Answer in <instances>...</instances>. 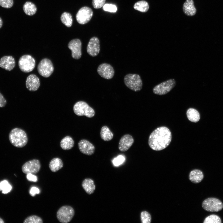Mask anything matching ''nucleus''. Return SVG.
Segmentation results:
<instances>
[{"label":"nucleus","mask_w":223,"mask_h":223,"mask_svg":"<svg viewBox=\"0 0 223 223\" xmlns=\"http://www.w3.org/2000/svg\"><path fill=\"white\" fill-rule=\"evenodd\" d=\"M172 140V135L169 129L165 126L158 127L150 134L148 144L152 150L161 151L167 147Z\"/></svg>","instance_id":"1"},{"label":"nucleus","mask_w":223,"mask_h":223,"mask_svg":"<svg viewBox=\"0 0 223 223\" xmlns=\"http://www.w3.org/2000/svg\"><path fill=\"white\" fill-rule=\"evenodd\" d=\"M9 139L11 144L15 147L22 148L27 144L28 138L26 133L23 129L16 128L9 133Z\"/></svg>","instance_id":"2"},{"label":"nucleus","mask_w":223,"mask_h":223,"mask_svg":"<svg viewBox=\"0 0 223 223\" xmlns=\"http://www.w3.org/2000/svg\"><path fill=\"white\" fill-rule=\"evenodd\" d=\"M124 81L125 85L134 91H139L142 88V81L138 74H127L125 76Z\"/></svg>","instance_id":"3"},{"label":"nucleus","mask_w":223,"mask_h":223,"mask_svg":"<svg viewBox=\"0 0 223 223\" xmlns=\"http://www.w3.org/2000/svg\"><path fill=\"white\" fill-rule=\"evenodd\" d=\"M74 113L78 116H84L88 118L94 116L95 112L94 109L85 102L79 101L74 104L73 107Z\"/></svg>","instance_id":"4"},{"label":"nucleus","mask_w":223,"mask_h":223,"mask_svg":"<svg viewBox=\"0 0 223 223\" xmlns=\"http://www.w3.org/2000/svg\"><path fill=\"white\" fill-rule=\"evenodd\" d=\"M75 215L73 208L69 205H64L61 207L56 213V217L59 221L62 223L70 222Z\"/></svg>","instance_id":"5"},{"label":"nucleus","mask_w":223,"mask_h":223,"mask_svg":"<svg viewBox=\"0 0 223 223\" xmlns=\"http://www.w3.org/2000/svg\"><path fill=\"white\" fill-rule=\"evenodd\" d=\"M35 59L31 55H25L21 56L18 61V66L20 69L25 73L32 71L35 66Z\"/></svg>","instance_id":"6"},{"label":"nucleus","mask_w":223,"mask_h":223,"mask_svg":"<svg viewBox=\"0 0 223 223\" xmlns=\"http://www.w3.org/2000/svg\"><path fill=\"white\" fill-rule=\"evenodd\" d=\"M176 83L174 79H170L155 86L153 89V92L155 94L159 95L165 94L175 87Z\"/></svg>","instance_id":"7"},{"label":"nucleus","mask_w":223,"mask_h":223,"mask_svg":"<svg viewBox=\"0 0 223 223\" xmlns=\"http://www.w3.org/2000/svg\"><path fill=\"white\" fill-rule=\"evenodd\" d=\"M203 208L209 212H218L223 208L222 203L219 199L214 198H209L204 200L202 203Z\"/></svg>","instance_id":"8"},{"label":"nucleus","mask_w":223,"mask_h":223,"mask_svg":"<svg viewBox=\"0 0 223 223\" xmlns=\"http://www.w3.org/2000/svg\"><path fill=\"white\" fill-rule=\"evenodd\" d=\"M37 70L40 75L44 77H48L53 73L54 67L50 59L44 58L41 60L39 63Z\"/></svg>","instance_id":"9"},{"label":"nucleus","mask_w":223,"mask_h":223,"mask_svg":"<svg viewBox=\"0 0 223 223\" xmlns=\"http://www.w3.org/2000/svg\"><path fill=\"white\" fill-rule=\"evenodd\" d=\"M93 12L91 8L87 7H84L80 8L76 15L77 22L81 24L88 22L91 19Z\"/></svg>","instance_id":"10"},{"label":"nucleus","mask_w":223,"mask_h":223,"mask_svg":"<svg viewBox=\"0 0 223 223\" xmlns=\"http://www.w3.org/2000/svg\"><path fill=\"white\" fill-rule=\"evenodd\" d=\"M41 165L37 159H33L25 162L22 166L21 169L25 174H35L38 173L40 169Z\"/></svg>","instance_id":"11"},{"label":"nucleus","mask_w":223,"mask_h":223,"mask_svg":"<svg viewBox=\"0 0 223 223\" xmlns=\"http://www.w3.org/2000/svg\"><path fill=\"white\" fill-rule=\"evenodd\" d=\"M68 47L72 51V56L74 59H78L82 55V43L79 39L72 40L68 44Z\"/></svg>","instance_id":"12"},{"label":"nucleus","mask_w":223,"mask_h":223,"mask_svg":"<svg viewBox=\"0 0 223 223\" xmlns=\"http://www.w3.org/2000/svg\"><path fill=\"white\" fill-rule=\"evenodd\" d=\"M97 71L101 77L106 79L112 78L115 73V71L112 66L105 63H102L98 66Z\"/></svg>","instance_id":"13"},{"label":"nucleus","mask_w":223,"mask_h":223,"mask_svg":"<svg viewBox=\"0 0 223 223\" xmlns=\"http://www.w3.org/2000/svg\"><path fill=\"white\" fill-rule=\"evenodd\" d=\"M86 50L88 54L92 57L97 56L100 50V41L97 37H94L90 40L87 44Z\"/></svg>","instance_id":"14"},{"label":"nucleus","mask_w":223,"mask_h":223,"mask_svg":"<svg viewBox=\"0 0 223 223\" xmlns=\"http://www.w3.org/2000/svg\"><path fill=\"white\" fill-rule=\"evenodd\" d=\"M78 146L80 151L85 155H92L94 154L95 151L94 146L86 139L81 140L78 143Z\"/></svg>","instance_id":"15"},{"label":"nucleus","mask_w":223,"mask_h":223,"mask_svg":"<svg viewBox=\"0 0 223 223\" xmlns=\"http://www.w3.org/2000/svg\"><path fill=\"white\" fill-rule=\"evenodd\" d=\"M25 84L28 90L31 91H35L40 87V80L36 75L31 74L27 77Z\"/></svg>","instance_id":"16"},{"label":"nucleus","mask_w":223,"mask_h":223,"mask_svg":"<svg viewBox=\"0 0 223 223\" xmlns=\"http://www.w3.org/2000/svg\"><path fill=\"white\" fill-rule=\"evenodd\" d=\"M134 142L133 137L129 134L123 135L120 140L118 149L122 152H125L128 150Z\"/></svg>","instance_id":"17"},{"label":"nucleus","mask_w":223,"mask_h":223,"mask_svg":"<svg viewBox=\"0 0 223 223\" xmlns=\"http://www.w3.org/2000/svg\"><path fill=\"white\" fill-rule=\"evenodd\" d=\"M15 59L11 56H4L0 59V67L6 70H12L15 68Z\"/></svg>","instance_id":"18"},{"label":"nucleus","mask_w":223,"mask_h":223,"mask_svg":"<svg viewBox=\"0 0 223 223\" xmlns=\"http://www.w3.org/2000/svg\"><path fill=\"white\" fill-rule=\"evenodd\" d=\"M183 10L185 14L188 16L195 15L196 12L193 0H186L183 6Z\"/></svg>","instance_id":"19"},{"label":"nucleus","mask_w":223,"mask_h":223,"mask_svg":"<svg viewBox=\"0 0 223 223\" xmlns=\"http://www.w3.org/2000/svg\"><path fill=\"white\" fill-rule=\"evenodd\" d=\"M82 186L88 195H91L94 192L96 186L94 180L90 178H86L82 181Z\"/></svg>","instance_id":"20"},{"label":"nucleus","mask_w":223,"mask_h":223,"mask_svg":"<svg viewBox=\"0 0 223 223\" xmlns=\"http://www.w3.org/2000/svg\"><path fill=\"white\" fill-rule=\"evenodd\" d=\"M203 172L198 169H195L191 171L189 176L190 180L194 183H199L203 179Z\"/></svg>","instance_id":"21"},{"label":"nucleus","mask_w":223,"mask_h":223,"mask_svg":"<svg viewBox=\"0 0 223 223\" xmlns=\"http://www.w3.org/2000/svg\"><path fill=\"white\" fill-rule=\"evenodd\" d=\"M63 165L62 160L57 157L52 159L49 164V167L53 172H56L62 168Z\"/></svg>","instance_id":"22"},{"label":"nucleus","mask_w":223,"mask_h":223,"mask_svg":"<svg viewBox=\"0 0 223 223\" xmlns=\"http://www.w3.org/2000/svg\"><path fill=\"white\" fill-rule=\"evenodd\" d=\"M74 144L73 140L69 136H67L64 138L60 143L61 147L64 150H68L72 149Z\"/></svg>","instance_id":"23"},{"label":"nucleus","mask_w":223,"mask_h":223,"mask_svg":"<svg viewBox=\"0 0 223 223\" xmlns=\"http://www.w3.org/2000/svg\"><path fill=\"white\" fill-rule=\"evenodd\" d=\"M100 135L102 139L105 141L111 140L113 137V133L107 126H104L102 127Z\"/></svg>","instance_id":"24"},{"label":"nucleus","mask_w":223,"mask_h":223,"mask_svg":"<svg viewBox=\"0 0 223 223\" xmlns=\"http://www.w3.org/2000/svg\"><path fill=\"white\" fill-rule=\"evenodd\" d=\"M186 115L188 120L193 122H198L200 118V115L199 112L193 108H190L187 110Z\"/></svg>","instance_id":"25"},{"label":"nucleus","mask_w":223,"mask_h":223,"mask_svg":"<svg viewBox=\"0 0 223 223\" xmlns=\"http://www.w3.org/2000/svg\"><path fill=\"white\" fill-rule=\"evenodd\" d=\"M23 10L27 15H32L35 14L37 9L34 3L31 2H27L23 5Z\"/></svg>","instance_id":"26"},{"label":"nucleus","mask_w":223,"mask_h":223,"mask_svg":"<svg viewBox=\"0 0 223 223\" xmlns=\"http://www.w3.org/2000/svg\"><path fill=\"white\" fill-rule=\"evenodd\" d=\"M134 8L142 12H145L149 8L148 3L146 1L142 0L136 2L133 6Z\"/></svg>","instance_id":"27"},{"label":"nucleus","mask_w":223,"mask_h":223,"mask_svg":"<svg viewBox=\"0 0 223 223\" xmlns=\"http://www.w3.org/2000/svg\"><path fill=\"white\" fill-rule=\"evenodd\" d=\"M62 23L68 27H71L72 23V19L71 14L68 12H64L60 17Z\"/></svg>","instance_id":"28"},{"label":"nucleus","mask_w":223,"mask_h":223,"mask_svg":"<svg viewBox=\"0 0 223 223\" xmlns=\"http://www.w3.org/2000/svg\"><path fill=\"white\" fill-rule=\"evenodd\" d=\"M24 223H42V219L36 215H31L27 217L24 221Z\"/></svg>","instance_id":"29"},{"label":"nucleus","mask_w":223,"mask_h":223,"mask_svg":"<svg viewBox=\"0 0 223 223\" xmlns=\"http://www.w3.org/2000/svg\"><path fill=\"white\" fill-rule=\"evenodd\" d=\"M11 189V186L7 181L3 180L0 182V190H2L3 194L7 193Z\"/></svg>","instance_id":"30"},{"label":"nucleus","mask_w":223,"mask_h":223,"mask_svg":"<svg viewBox=\"0 0 223 223\" xmlns=\"http://www.w3.org/2000/svg\"><path fill=\"white\" fill-rule=\"evenodd\" d=\"M203 223H221L220 218L218 216L212 214L207 217L204 219Z\"/></svg>","instance_id":"31"},{"label":"nucleus","mask_w":223,"mask_h":223,"mask_svg":"<svg viewBox=\"0 0 223 223\" xmlns=\"http://www.w3.org/2000/svg\"><path fill=\"white\" fill-rule=\"evenodd\" d=\"M140 218L142 223H150L151 218L150 214L147 211H142L140 214Z\"/></svg>","instance_id":"32"},{"label":"nucleus","mask_w":223,"mask_h":223,"mask_svg":"<svg viewBox=\"0 0 223 223\" xmlns=\"http://www.w3.org/2000/svg\"><path fill=\"white\" fill-rule=\"evenodd\" d=\"M104 11L111 12H115L117 10L116 6L113 4H106L103 6Z\"/></svg>","instance_id":"33"},{"label":"nucleus","mask_w":223,"mask_h":223,"mask_svg":"<svg viewBox=\"0 0 223 223\" xmlns=\"http://www.w3.org/2000/svg\"><path fill=\"white\" fill-rule=\"evenodd\" d=\"M13 4V0H0V6L4 8H10Z\"/></svg>","instance_id":"34"},{"label":"nucleus","mask_w":223,"mask_h":223,"mask_svg":"<svg viewBox=\"0 0 223 223\" xmlns=\"http://www.w3.org/2000/svg\"><path fill=\"white\" fill-rule=\"evenodd\" d=\"M106 0H93L92 4L95 9H99L103 6Z\"/></svg>","instance_id":"35"},{"label":"nucleus","mask_w":223,"mask_h":223,"mask_svg":"<svg viewBox=\"0 0 223 223\" xmlns=\"http://www.w3.org/2000/svg\"><path fill=\"white\" fill-rule=\"evenodd\" d=\"M125 157L122 155H119L113 160V163L115 166H118L122 164L125 160Z\"/></svg>","instance_id":"36"},{"label":"nucleus","mask_w":223,"mask_h":223,"mask_svg":"<svg viewBox=\"0 0 223 223\" xmlns=\"http://www.w3.org/2000/svg\"><path fill=\"white\" fill-rule=\"evenodd\" d=\"M39 190L35 187H32L29 191V194L33 197L36 194H39Z\"/></svg>","instance_id":"37"},{"label":"nucleus","mask_w":223,"mask_h":223,"mask_svg":"<svg viewBox=\"0 0 223 223\" xmlns=\"http://www.w3.org/2000/svg\"><path fill=\"white\" fill-rule=\"evenodd\" d=\"M27 179L30 181L37 182V177L33 174L28 173L27 174Z\"/></svg>","instance_id":"38"},{"label":"nucleus","mask_w":223,"mask_h":223,"mask_svg":"<svg viewBox=\"0 0 223 223\" xmlns=\"http://www.w3.org/2000/svg\"><path fill=\"white\" fill-rule=\"evenodd\" d=\"M7 104V100L2 94L0 92V107H5Z\"/></svg>","instance_id":"39"},{"label":"nucleus","mask_w":223,"mask_h":223,"mask_svg":"<svg viewBox=\"0 0 223 223\" xmlns=\"http://www.w3.org/2000/svg\"><path fill=\"white\" fill-rule=\"evenodd\" d=\"M2 21L1 18L0 17V28L2 27Z\"/></svg>","instance_id":"40"},{"label":"nucleus","mask_w":223,"mask_h":223,"mask_svg":"<svg viewBox=\"0 0 223 223\" xmlns=\"http://www.w3.org/2000/svg\"><path fill=\"white\" fill-rule=\"evenodd\" d=\"M4 221L2 219L1 217H0V223H4Z\"/></svg>","instance_id":"41"}]
</instances>
